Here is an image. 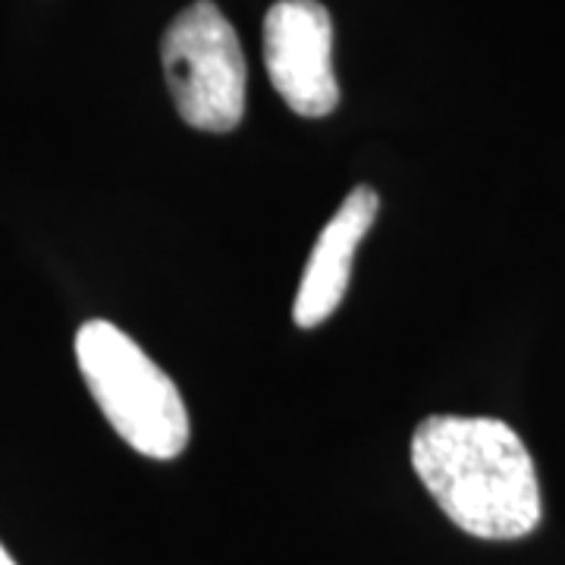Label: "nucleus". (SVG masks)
I'll return each mask as SVG.
<instances>
[{"instance_id":"obj_1","label":"nucleus","mask_w":565,"mask_h":565,"mask_svg":"<svg viewBox=\"0 0 565 565\" xmlns=\"http://www.w3.org/2000/svg\"><path fill=\"white\" fill-rule=\"evenodd\" d=\"M412 468L465 534L519 541L541 522V484L522 437L497 418L430 415L412 434Z\"/></svg>"},{"instance_id":"obj_4","label":"nucleus","mask_w":565,"mask_h":565,"mask_svg":"<svg viewBox=\"0 0 565 565\" xmlns=\"http://www.w3.org/2000/svg\"><path fill=\"white\" fill-rule=\"evenodd\" d=\"M264 63L286 107L330 117L340 104L333 76V22L321 0H280L264 17Z\"/></svg>"},{"instance_id":"obj_6","label":"nucleus","mask_w":565,"mask_h":565,"mask_svg":"<svg viewBox=\"0 0 565 565\" xmlns=\"http://www.w3.org/2000/svg\"><path fill=\"white\" fill-rule=\"evenodd\" d=\"M0 565H17L13 559H10V553H7L3 546H0Z\"/></svg>"},{"instance_id":"obj_2","label":"nucleus","mask_w":565,"mask_h":565,"mask_svg":"<svg viewBox=\"0 0 565 565\" xmlns=\"http://www.w3.org/2000/svg\"><path fill=\"white\" fill-rule=\"evenodd\" d=\"M82 381L110 427L148 459H177L189 444V412L170 374L126 330L85 321L76 333Z\"/></svg>"},{"instance_id":"obj_5","label":"nucleus","mask_w":565,"mask_h":565,"mask_svg":"<svg viewBox=\"0 0 565 565\" xmlns=\"http://www.w3.org/2000/svg\"><path fill=\"white\" fill-rule=\"evenodd\" d=\"M377 211H381L377 192L371 185H359L345 195L340 211L327 221L311 255H308L305 277L296 292V305H292V321L299 327L311 330V327L333 318V311L340 308L349 280H352L355 252L377 221Z\"/></svg>"},{"instance_id":"obj_3","label":"nucleus","mask_w":565,"mask_h":565,"mask_svg":"<svg viewBox=\"0 0 565 565\" xmlns=\"http://www.w3.org/2000/svg\"><path fill=\"white\" fill-rule=\"evenodd\" d=\"M161 61L173 104L192 129L230 132L243 122V44L211 0H195L167 25Z\"/></svg>"}]
</instances>
